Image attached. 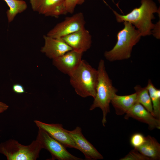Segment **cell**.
<instances>
[{
  "label": "cell",
  "mask_w": 160,
  "mask_h": 160,
  "mask_svg": "<svg viewBox=\"0 0 160 160\" xmlns=\"http://www.w3.org/2000/svg\"><path fill=\"white\" fill-rule=\"evenodd\" d=\"M136 103L135 92L125 95H119L116 94L113 96L111 102L115 109L116 114L118 115L126 114Z\"/></svg>",
  "instance_id": "15"
},
{
  "label": "cell",
  "mask_w": 160,
  "mask_h": 160,
  "mask_svg": "<svg viewBox=\"0 0 160 160\" xmlns=\"http://www.w3.org/2000/svg\"><path fill=\"white\" fill-rule=\"evenodd\" d=\"M39 129L36 140L41 144L42 148L48 150L50 153L51 160H81L70 153L61 143L54 139L47 132Z\"/></svg>",
  "instance_id": "6"
},
{
  "label": "cell",
  "mask_w": 160,
  "mask_h": 160,
  "mask_svg": "<svg viewBox=\"0 0 160 160\" xmlns=\"http://www.w3.org/2000/svg\"><path fill=\"white\" fill-rule=\"evenodd\" d=\"M120 160H150L149 158L140 152L136 149L130 151L124 157Z\"/></svg>",
  "instance_id": "20"
},
{
  "label": "cell",
  "mask_w": 160,
  "mask_h": 160,
  "mask_svg": "<svg viewBox=\"0 0 160 160\" xmlns=\"http://www.w3.org/2000/svg\"><path fill=\"white\" fill-rule=\"evenodd\" d=\"M134 88L136 95L137 102L142 105L154 116L151 99L146 87H142L138 85Z\"/></svg>",
  "instance_id": "18"
},
{
  "label": "cell",
  "mask_w": 160,
  "mask_h": 160,
  "mask_svg": "<svg viewBox=\"0 0 160 160\" xmlns=\"http://www.w3.org/2000/svg\"><path fill=\"white\" fill-rule=\"evenodd\" d=\"M9 7L6 12L9 23L12 21L16 16L25 11L27 8L26 2L23 0H3Z\"/></svg>",
  "instance_id": "17"
},
{
  "label": "cell",
  "mask_w": 160,
  "mask_h": 160,
  "mask_svg": "<svg viewBox=\"0 0 160 160\" xmlns=\"http://www.w3.org/2000/svg\"><path fill=\"white\" fill-rule=\"evenodd\" d=\"M136 149L150 160L160 159V144L155 138L150 135L145 137L144 143Z\"/></svg>",
  "instance_id": "16"
},
{
  "label": "cell",
  "mask_w": 160,
  "mask_h": 160,
  "mask_svg": "<svg viewBox=\"0 0 160 160\" xmlns=\"http://www.w3.org/2000/svg\"><path fill=\"white\" fill-rule=\"evenodd\" d=\"M69 76L70 83L78 95L84 98L89 96L95 98L98 82L97 70L82 60Z\"/></svg>",
  "instance_id": "4"
},
{
  "label": "cell",
  "mask_w": 160,
  "mask_h": 160,
  "mask_svg": "<svg viewBox=\"0 0 160 160\" xmlns=\"http://www.w3.org/2000/svg\"><path fill=\"white\" fill-rule=\"evenodd\" d=\"M12 89L13 91L17 94H22L25 92L24 88L20 84H14L12 86Z\"/></svg>",
  "instance_id": "23"
},
{
  "label": "cell",
  "mask_w": 160,
  "mask_h": 160,
  "mask_svg": "<svg viewBox=\"0 0 160 160\" xmlns=\"http://www.w3.org/2000/svg\"><path fill=\"white\" fill-rule=\"evenodd\" d=\"M85 23L83 13H77L57 24L46 35L54 38H61L84 28Z\"/></svg>",
  "instance_id": "7"
},
{
  "label": "cell",
  "mask_w": 160,
  "mask_h": 160,
  "mask_svg": "<svg viewBox=\"0 0 160 160\" xmlns=\"http://www.w3.org/2000/svg\"><path fill=\"white\" fill-rule=\"evenodd\" d=\"M141 5L126 15H121L112 9L118 23L125 21L131 23L141 33V36L150 35L155 25L152 20L155 18L154 14H160V10L152 0H141Z\"/></svg>",
  "instance_id": "1"
},
{
  "label": "cell",
  "mask_w": 160,
  "mask_h": 160,
  "mask_svg": "<svg viewBox=\"0 0 160 160\" xmlns=\"http://www.w3.org/2000/svg\"><path fill=\"white\" fill-rule=\"evenodd\" d=\"M38 128L47 132L54 139L61 143L65 148H78L68 132L60 124H47L35 120L34 121Z\"/></svg>",
  "instance_id": "9"
},
{
  "label": "cell",
  "mask_w": 160,
  "mask_h": 160,
  "mask_svg": "<svg viewBox=\"0 0 160 160\" xmlns=\"http://www.w3.org/2000/svg\"><path fill=\"white\" fill-rule=\"evenodd\" d=\"M44 44L41 51L52 60L72 50L61 38H54L44 35Z\"/></svg>",
  "instance_id": "13"
},
{
  "label": "cell",
  "mask_w": 160,
  "mask_h": 160,
  "mask_svg": "<svg viewBox=\"0 0 160 160\" xmlns=\"http://www.w3.org/2000/svg\"><path fill=\"white\" fill-rule=\"evenodd\" d=\"M72 50L83 53L90 48L92 37L85 28L61 38Z\"/></svg>",
  "instance_id": "12"
},
{
  "label": "cell",
  "mask_w": 160,
  "mask_h": 160,
  "mask_svg": "<svg viewBox=\"0 0 160 160\" xmlns=\"http://www.w3.org/2000/svg\"><path fill=\"white\" fill-rule=\"evenodd\" d=\"M145 137L142 134L136 133L133 134L130 139V143L134 148L137 149L144 143Z\"/></svg>",
  "instance_id": "21"
},
{
  "label": "cell",
  "mask_w": 160,
  "mask_h": 160,
  "mask_svg": "<svg viewBox=\"0 0 160 160\" xmlns=\"http://www.w3.org/2000/svg\"><path fill=\"white\" fill-rule=\"evenodd\" d=\"M85 0H65V6L67 13H73L76 6L82 4Z\"/></svg>",
  "instance_id": "22"
},
{
  "label": "cell",
  "mask_w": 160,
  "mask_h": 160,
  "mask_svg": "<svg viewBox=\"0 0 160 160\" xmlns=\"http://www.w3.org/2000/svg\"><path fill=\"white\" fill-rule=\"evenodd\" d=\"M43 149L37 140L25 145L14 139H9L0 144V153L8 160H36Z\"/></svg>",
  "instance_id": "5"
},
{
  "label": "cell",
  "mask_w": 160,
  "mask_h": 160,
  "mask_svg": "<svg viewBox=\"0 0 160 160\" xmlns=\"http://www.w3.org/2000/svg\"><path fill=\"white\" fill-rule=\"evenodd\" d=\"M125 114V119L132 118L146 124L150 130L160 129V119L156 118L139 103H136Z\"/></svg>",
  "instance_id": "14"
},
{
  "label": "cell",
  "mask_w": 160,
  "mask_h": 160,
  "mask_svg": "<svg viewBox=\"0 0 160 160\" xmlns=\"http://www.w3.org/2000/svg\"><path fill=\"white\" fill-rule=\"evenodd\" d=\"M124 27L117 35V41L113 47L105 51L104 56L110 62L129 58L133 47L139 41L141 36L139 31L131 23L123 22Z\"/></svg>",
  "instance_id": "2"
},
{
  "label": "cell",
  "mask_w": 160,
  "mask_h": 160,
  "mask_svg": "<svg viewBox=\"0 0 160 160\" xmlns=\"http://www.w3.org/2000/svg\"><path fill=\"white\" fill-rule=\"evenodd\" d=\"M9 108V106L7 104L0 101V113L7 110Z\"/></svg>",
  "instance_id": "24"
},
{
  "label": "cell",
  "mask_w": 160,
  "mask_h": 160,
  "mask_svg": "<svg viewBox=\"0 0 160 160\" xmlns=\"http://www.w3.org/2000/svg\"><path fill=\"white\" fill-rule=\"evenodd\" d=\"M68 132L78 148V150L84 155L86 160L102 159L103 156L84 137L81 128L77 127L74 130H68Z\"/></svg>",
  "instance_id": "10"
},
{
  "label": "cell",
  "mask_w": 160,
  "mask_h": 160,
  "mask_svg": "<svg viewBox=\"0 0 160 160\" xmlns=\"http://www.w3.org/2000/svg\"><path fill=\"white\" fill-rule=\"evenodd\" d=\"M146 87L151 99L154 116L160 119V90L154 86L150 79Z\"/></svg>",
  "instance_id": "19"
},
{
  "label": "cell",
  "mask_w": 160,
  "mask_h": 160,
  "mask_svg": "<svg viewBox=\"0 0 160 160\" xmlns=\"http://www.w3.org/2000/svg\"><path fill=\"white\" fill-rule=\"evenodd\" d=\"M97 70L98 78L96 94L89 110L92 111L97 108L101 110L103 114L102 122L104 127L107 122L106 116L110 112V104L111 99L118 90L113 85L106 70L103 60L101 59L100 61Z\"/></svg>",
  "instance_id": "3"
},
{
  "label": "cell",
  "mask_w": 160,
  "mask_h": 160,
  "mask_svg": "<svg viewBox=\"0 0 160 160\" xmlns=\"http://www.w3.org/2000/svg\"><path fill=\"white\" fill-rule=\"evenodd\" d=\"M65 0H29L33 11L46 16L58 17L67 12Z\"/></svg>",
  "instance_id": "8"
},
{
  "label": "cell",
  "mask_w": 160,
  "mask_h": 160,
  "mask_svg": "<svg viewBox=\"0 0 160 160\" xmlns=\"http://www.w3.org/2000/svg\"><path fill=\"white\" fill-rule=\"evenodd\" d=\"M83 54L72 50L52 60V63L60 71L69 76L80 63Z\"/></svg>",
  "instance_id": "11"
}]
</instances>
